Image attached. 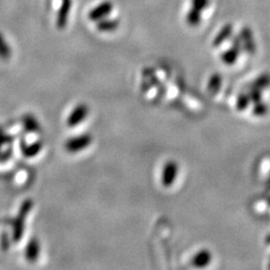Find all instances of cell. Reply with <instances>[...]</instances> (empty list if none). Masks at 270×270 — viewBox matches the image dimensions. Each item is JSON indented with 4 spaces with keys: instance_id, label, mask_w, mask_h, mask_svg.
Returning a JSON list of instances; mask_svg holds the SVG:
<instances>
[{
    "instance_id": "obj_1",
    "label": "cell",
    "mask_w": 270,
    "mask_h": 270,
    "mask_svg": "<svg viewBox=\"0 0 270 270\" xmlns=\"http://www.w3.org/2000/svg\"><path fill=\"white\" fill-rule=\"evenodd\" d=\"M91 142L92 136L89 133H84L69 138L64 144V148L69 153H78L87 148Z\"/></svg>"
},
{
    "instance_id": "obj_2",
    "label": "cell",
    "mask_w": 270,
    "mask_h": 270,
    "mask_svg": "<svg viewBox=\"0 0 270 270\" xmlns=\"http://www.w3.org/2000/svg\"><path fill=\"white\" fill-rule=\"evenodd\" d=\"M89 113V108L85 103H80L78 105H76L73 110L70 112V114L68 115V126L70 128L76 127L77 125H79L81 122H83L86 117L88 116Z\"/></svg>"
},
{
    "instance_id": "obj_3",
    "label": "cell",
    "mask_w": 270,
    "mask_h": 270,
    "mask_svg": "<svg viewBox=\"0 0 270 270\" xmlns=\"http://www.w3.org/2000/svg\"><path fill=\"white\" fill-rule=\"evenodd\" d=\"M179 167L176 161L174 160H169L165 164L164 167L162 169L161 173V184L164 187H170L174 184L177 175H178Z\"/></svg>"
},
{
    "instance_id": "obj_4",
    "label": "cell",
    "mask_w": 270,
    "mask_h": 270,
    "mask_svg": "<svg viewBox=\"0 0 270 270\" xmlns=\"http://www.w3.org/2000/svg\"><path fill=\"white\" fill-rule=\"evenodd\" d=\"M211 259V255L207 250H201L194 255L191 259V264L195 267H204L206 266Z\"/></svg>"
},
{
    "instance_id": "obj_5",
    "label": "cell",
    "mask_w": 270,
    "mask_h": 270,
    "mask_svg": "<svg viewBox=\"0 0 270 270\" xmlns=\"http://www.w3.org/2000/svg\"><path fill=\"white\" fill-rule=\"evenodd\" d=\"M39 251H40V245H39L38 240L36 238L31 239L30 242L28 243L27 250H26L27 259L30 261H35L39 255Z\"/></svg>"
},
{
    "instance_id": "obj_6",
    "label": "cell",
    "mask_w": 270,
    "mask_h": 270,
    "mask_svg": "<svg viewBox=\"0 0 270 270\" xmlns=\"http://www.w3.org/2000/svg\"><path fill=\"white\" fill-rule=\"evenodd\" d=\"M31 206H32V203H31L30 200H28V201L24 203V205H23V207L21 209V218L19 219V222H17L16 233H15V237H18V239H19V237H21V233H22V219L28 213V211L30 210Z\"/></svg>"
},
{
    "instance_id": "obj_7",
    "label": "cell",
    "mask_w": 270,
    "mask_h": 270,
    "mask_svg": "<svg viewBox=\"0 0 270 270\" xmlns=\"http://www.w3.org/2000/svg\"><path fill=\"white\" fill-rule=\"evenodd\" d=\"M42 146H43V144L40 141L35 142L32 145H30L29 147H27L25 149V155H27L28 157H31V156H34V155L38 154L39 151L41 150Z\"/></svg>"
},
{
    "instance_id": "obj_8",
    "label": "cell",
    "mask_w": 270,
    "mask_h": 270,
    "mask_svg": "<svg viewBox=\"0 0 270 270\" xmlns=\"http://www.w3.org/2000/svg\"><path fill=\"white\" fill-rule=\"evenodd\" d=\"M9 53H10L9 47H8L3 35L0 33V56L3 58H6L9 56Z\"/></svg>"
},
{
    "instance_id": "obj_9",
    "label": "cell",
    "mask_w": 270,
    "mask_h": 270,
    "mask_svg": "<svg viewBox=\"0 0 270 270\" xmlns=\"http://www.w3.org/2000/svg\"><path fill=\"white\" fill-rule=\"evenodd\" d=\"M219 84H220V78L219 76H213L210 81H209V84H208V88L209 90L211 91H216L218 88H219Z\"/></svg>"
}]
</instances>
